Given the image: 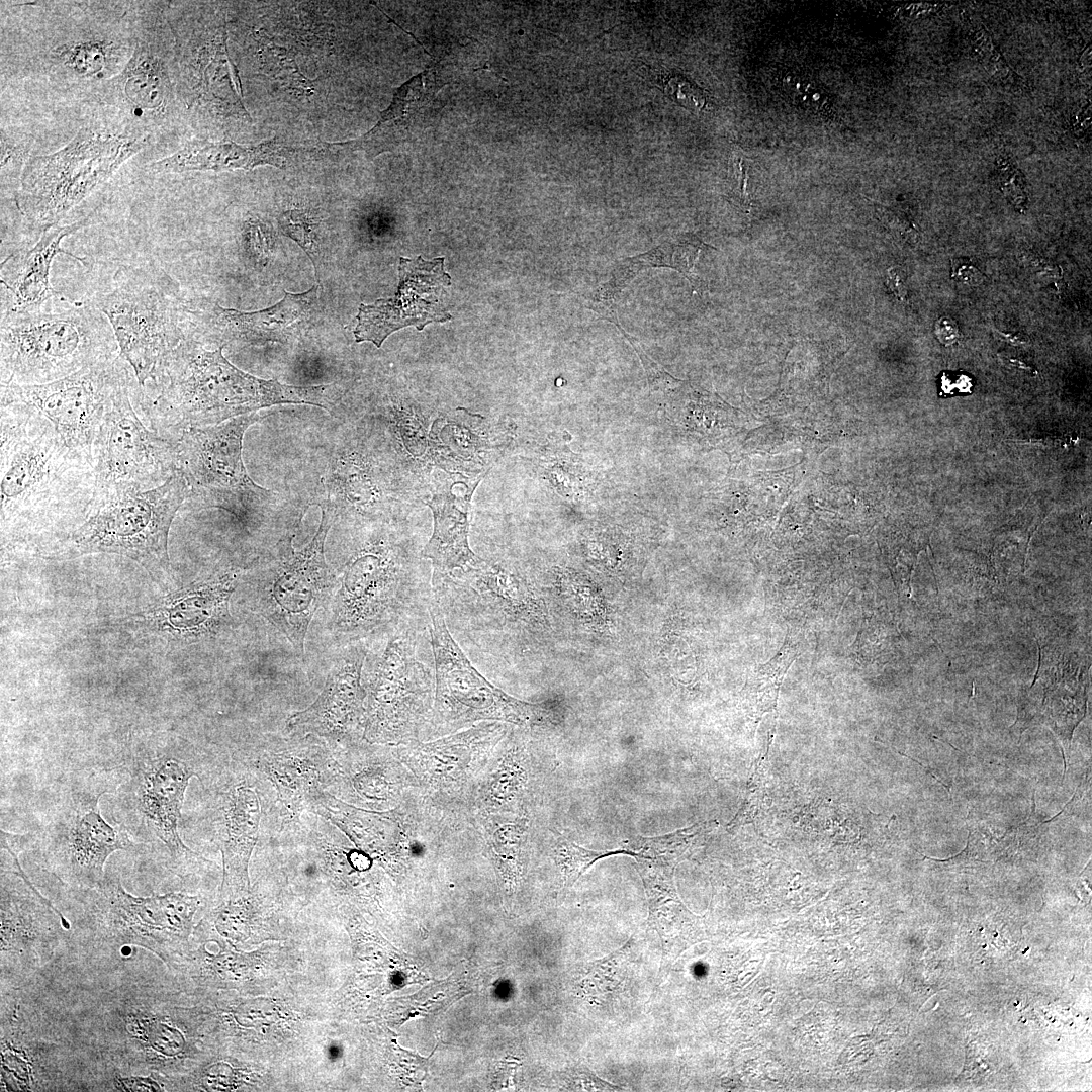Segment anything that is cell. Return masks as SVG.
Returning <instances> with one entry per match:
<instances>
[{
  "instance_id": "b9f144b4",
  "label": "cell",
  "mask_w": 1092,
  "mask_h": 1092,
  "mask_svg": "<svg viewBox=\"0 0 1092 1092\" xmlns=\"http://www.w3.org/2000/svg\"><path fill=\"white\" fill-rule=\"evenodd\" d=\"M664 79V91L678 104L691 109L701 111L706 106L704 91L692 84L682 76H667Z\"/></svg>"
},
{
  "instance_id": "681fc988",
  "label": "cell",
  "mask_w": 1092,
  "mask_h": 1092,
  "mask_svg": "<svg viewBox=\"0 0 1092 1092\" xmlns=\"http://www.w3.org/2000/svg\"><path fill=\"white\" fill-rule=\"evenodd\" d=\"M972 379L963 373H941L940 388L943 394L970 393Z\"/></svg>"
},
{
  "instance_id": "816d5d0a",
  "label": "cell",
  "mask_w": 1092,
  "mask_h": 1092,
  "mask_svg": "<svg viewBox=\"0 0 1092 1092\" xmlns=\"http://www.w3.org/2000/svg\"><path fill=\"white\" fill-rule=\"evenodd\" d=\"M905 273L898 267H892L888 269L885 284L887 288L897 297L900 301L906 302L908 298V289L905 281Z\"/></svg>"
},
{
  "instance_id": "8992f818",
  "label": "cell",
  "mask_w": 1092,
  "mask_h": 1092,
  "mask_svg": "<svg viewBox=\"0 0 1092 1092\" xmlns=\"http://www.w3.org/2000/svg\"><path fill=\"white\" fill-rule=\"evenodd\" d=\"M119 777L114 791L116 823L174 867L199 857L184 844L178 829L189 781L200 778L189 747L170 738L138 743Z\"/></svg>"
},
{
  "instance_id": "cb8c5ba5",
  "label": "cell",
  "mask_w": 1092,
  "mask_h": 1092,
  "mask_svg": "<svg viewBox=\"0 0 1092 1092\" xmlns=\"http://www.w3.org/2000/svg\"><path fill=\"white\" fill-rule=\"evenodd\" d=\"M217 795L215 831L222 854L224 892L249 884L248 867L262 811L256 791L245 784L232 785Z\"/></svg>"
},
{
  "instance_id": "c3c4849f",
  "label": "cell",
  "mask_w": 1092,
  "mask_h": 1092,
  "mask_svg": "<svg viewBox=\"0 0 1092 1092\" xmlns=\"http://www.w3.org/2000/svg\"><path fill=\"white\" fill-rule=\"evenodd\" d=\"M950 277L956 281L969 284L971 286L980 285L983 282L984 275L981 271L973 265L969 260L964 258H957L951 260V274Z\"/></svg>"
},
{
  "instance_id": "277c9868",
  "label": "cell",
  "mask_w": 1092,
  "mask_h": 1092,
  "mask_svg": "<svg viewBox=\"0 0 1092 1092\" xmlns=\"http://www.w3.org/2000/svg\"><path fill=\"white\" fill-rule=\"evenodd\" d=\"M432 595L454 640L502 661L527 632L548 631L543 605L525 579L480 558L475 565L433 573Z\"/></svg>"
},
{
  "instance_id": "d4e9b609",
  "label": "cell",
  "mask_w": 1092,
  "mask_h": 1092,
  "mask_svg": "<svg viewBox=\"0 0 1092 1092\" xmlns=\"http://www.w3.org/2000/svg\"><path fill=\"white\" fill-rule=\"evenodd\" d=\"M479 481L452 480L441 485L428 502L434 529L422 556L431 560L433 573L466 569L480 561L468 542L470 499Z\"/></svg>"
},
{
  "instance_id": "603a6c76",
  "label": "cell",
  "mask_w": 1092,
  "mask_h": 1092,
  "mask_svg": "<svg viewBox=\"0 0 1092 1092\" xmlns=\"http://www.w3.org/2000/svg\"><path fill=\"white\" fill-rule=\"evenodd\" d=\"M367 653L361 641L349 643L333 664L320 696L287 719V729L333 739L352 734L366 715L363 667Z\"/></svg>"
},
{
  "instance_id": "7a4b0ae2",
  "label": "cell",
  "mask_w": 1092,
  "mask_h": 1092,
  "mask_svg": "<svg viewBox=\"0 0 1092 1092\" xmlns=\"http://www.w3.org/2000/svg\"><path fill=\"white\" fill-rule=\"evenodd\" d=\"M281 403L331 408V385L293 386L264 380L234 366L222 347H177L151 383L146 414L161 432L220 424Z\"/></svg>"
},
{
  "instance_id": "d590c367",
  "label": "cell",
  "mask_w": 1092,
  "mask_h": 1092,
  "mask_svg": "<svg viewBox=\"0 0 1092 1092\" xmlns=\"http://www.w3.org/2000/svg\"><path fill=\"white\" fill-rule=\"evenodd\" d=\"M971 48L976 59L989 75L998 82L1015 89H1025L1028 83L1012 70L996 43L984 27L972 28L969 33Z\"/></svg>"
},
{
  "instance_id": "5b68a950",
  "label": "cell",
  "mask_w": 1092,
  "mask_h": 1092,
  "mask_svg": "<svg viewBox=\"0 0 1092 1092\" xmlns=\"http://www.w3.org/2000/svg\"><path fill=\"white\" fill-rule=\"evenodd\" d=\"M190 487L179 468L162 485L95 502L82 524L40 557L69 560L95 553L138 562L155 580L171 578L168 535Z\"/></svg>"
},
{
  "instance_id": "7bdbcfd3",
  "label": "cell",
  "mask_w": 1092,
  "mask_h": 1092,
  "mask_svg": "<svg viewBox=\"0 0 1092 1092\" xmlns=\"http://www.w3.org/2000/svg\"><path fill=\"white\" fill-rule=\"evenodd\" d=\"M786 87L791 98L804 108L819 113L829 107L827 96L812 82L795 77Z\"/></svg>"
},
{
  "instance_id": "e575fe53",
  "label": "cell",
  "mask_w": 1092,
  "mask_h": 1092,
  "mask_svg": "<svg viewBox=\"0 0 1092 1092\" xmlns=\"http://www.w3.org/2000/svg\"><path fill=\"white\" fill-rule=\"evenodd\" d=\"M639 272L629 258L625 259L616 267L608 281L599 284L585 295L589 310L613 325L619 323L618 303L624 289Z\"/></svg>"
},
{
  "instance_id": "8d00e7d4",
  "label": "cell",
  "mask_w": 1092,
  "mask_h": 1092,
  "mask_svg": "<svg viewBox=\"0 0 1092 1092\" xmlns=\"http://www.w3.org/2000/svg\"><path fill=\"white\" fill-rule=\"evenodd\" d=\"M555 853L567 886L573 885L599 859L618 854L634 856L632 851L625 848L592 850L564 838L557 842Z\"/></svg>"
},
{
  "instance_id": "f1b7e54d",
  "label": "cell",
  "mask_w": 1092,
  "mask_h": 1092,
  "mask_svg": "<svg viewBox=\"0 0 1092 1092\" xmlns=\"http://www.w3.org/2000/svg\"><path fill=\"white\" fill-rule=\"evenodd\" d=\"M283 163V150L275 142L244 147L234 142L197 141L155 162L151 167L163 172L224 171L239 168L249 170L264 164L282 167Z\"/></svg>"
},
{
  "instance_id": "bcb514c9",
  "label": "cell",
  "mask_w": 1092,
  "mask_h": 1092,
  "mask_svg": "<svg viewBox=\"0 0 1092 1092\" xmlns=\"http://www.w3.org/2000/svg\"><path fill=\"white\" fill-rule=\"evenodd\" d=\"M732 168L733 190L737 197V202L744 209H748L750 206V197L747 192L748 166L745 159L736 152L732 157Z\"/></svg>"
},
{
  "instance_id": "d6986e66",
  "label": "cell",
  "mask_w": 1092,
  "mask_h": 1092,
  "mask_svg": "<svg viewBox=\"0 0 1092 1092\" xmlns=\"http://www.w3.org/2000/svg\"><path fill=\"white\" fill-rule=\"evenodd\" d=\"M241 578L240 568L222 566L132 614L127 623L173 643L216 639L232 627L230 600Z\"/></svg>"
},
{
  "instance_id": "ffe728a7",
  "label": "cell",
  "mask_w": 1092,
  "mask_h": 1092,
  "mask_svg": "<svg viewBox=\"0 0 1092 1092\" xmlns=\"http://www.w3.org/2000/svg\"><path fill=\"white\" fill-rule=\"evenodd\" d=\"M399 284L393 298L360 304L354 329L355 341L372 342L380 347L393 332L407 326L422 331L432 323H444L452 316L441 304L451 277L444 270V258L425 261L400 257Z\"/></svg>"
},
{
  "instance_id": "ee69618b",
  "label": "cell",
  "mask_w": 1092,
  "mask_h": 1092,
  "mask_svg": "<svg viewBox=\"0 0 1092 1092\" xmlns=\"http://www.w3.org/2000/svg\"><path fill=\"white\" fill-rule=\"evenodd\" d=\"M879 215L893 236L901 239V241L912 243L919 238L915 226L903 215L884 207L879 209Z\"/></svg>"
},
{
  "instance_id": "ab89813d",
  "label": "cell",
  "mask_w": 1092,
  "mask_h": 1092,
  "mask_svg": "<svg viewBox=\"0 0 1092 1092\" xmlns=\"http://www.w3.org/2000/svg\"><path fill=\"white\" fill-rule=\"evenodd\" d=\"M629 944L630 941L616 952L592 964L588 975L590 987H594V991L606 995L614 992L620 986L623 975H618L622 970L618 966L626 960Z\"/></svg>"
},
{
  "instance_id": "30bf717a",
  "label": "cell",
  "mask_w": 1092,
  "mask_h": 1092,
  "mask_svg": "<svg viewBox=\"0 0 1092 1092\" xmlns=\"http://www.w3.org/2000/svg\"><path fill=\"white\" fill-rule=\"evenodd\" d=\"M377 549L348 562L332 600L331 628L349 643L386 634L428 612L431 585L397 555Z\"/></svg>"
},
{
  "instance_id": "8fae6325",
  "label": "cell",
  "mask_w": 1092,
  "mask_h": 1092,
  "mask_svg": "<svg viewBox=\"0 0 1092 1092\" xmlns=\"http://www.w3.org/2000/svg\"><path fill=\"white\" fill-rule=\"evenodd\" d=\"M259 419L248 414L216 425L187 428L170 438L178 468L190 487L189 497L203 507L241 517L256 515L271 505L275 494L249 477L242 457L244 434Z\"/></svg>"
},
{
  "instance_id": "7c38bea8",
  "label": "cell",
  "mask_w": 1092,
  "mask_h": 1092,
  "mask_svg": "<svg viewBox=\"0 0 1092 1092\" xmlns=\"http://www.w3.org/2000/svg\"><path fill=\"white\" fill-rule=\"evenodd\" d=\"M138 387L136 382L117 391L99 427L92 447L93 503L160 486L178 468L173 440L147 428L133 408L131 391Z\"/></svg>"
},
{
  "instance_id": "484cf974",
  "label": "cell",
  "mask_w": 1092,
  "mask_h": 1092,
  "mask_svg": "<svg viewBox=\"0 0 1092 1092\" xmlns=\"http://www.w3.org/2000/svg\"><path fill=\"white\" fill-rule=\"evenodd\" d=\"M439 65L431 67L404 83L382 112L376 125L363 136L346 145L361 150L367 157L394 151L406 142L418 126L423 112L446 84Z\"/></svg>"
},
{
  "instance_id": "60d3db41",
  "label": "cell",
  "mask_w": 1092,
  "mask_h": 1092,
  "mask_svg": "<svg viewBox=\"0 0 1092 1092\" xmlns=\"http://www.w3.org/2000/svg\"><path fill=\"white\" fill-rule=\"evenodd\" d=\"M625 337V339L631 344L636 354L641 360L644 370L647 375L649 387L653 393H660L668 395L679 387L682 381L674 378L668 374L661 366L653 361L642 349L639 341L628 334L624 328L617 323L614 325Z\"/></svg>"
},
{
  "instance_id": "ba28073f",
  "label": "cell",
  "mask_w": 1092,
  "mask_h": 1092,
  "mask_svg": "<svg viewBox=\"0 0 1092 1092\" xmlns=\"http://www.w3.org/2000/svg\"><path fill=\"white\" fill-rule=\"evenodd\" d=\"M144 144L143 138L83 129L60 151L29 159L16 195L20 211L43 230L58 224Z\"/></svg>"
},
{
  "instance_id": "9a60e30c",
  "label": "cell",
  "mask_w": 1092,
  "mask_h": 1092,
  "mask_svg": "<svg viewBox=\"0 0 1092 1092\" xmlns=\"http://www.w3.org/2000/svg\"><path fill=\"white\" fill-rule=\"evenodd\" d=\"M96 303L112 328L119 356L143 388L176 349L173 306L163 280L148 270L120 272Z\"/></svg>"
},
{
  "instance_id": "44dd1931",
  "label": "cell",
  "mask_w": 1092,
  "mask_h": 1092,
  "mask_svg": "<svg viewBox=\"0 0 1092 1092\" xmlns=\"http://www.w3.org/2000/svg\"><path fill=\"white\" fill-rule=\"evenodd\" d=\"M105 1011L106 1052L123 1066L164 1073L182 1055L185 1038L160 1007L159 993L134 991L121 995Z\"/></svg>"
},
{
  "instance_id": "f5cc1de1",
  "label": "cell",
  "mask_w": 1092,
  "mask_h": 1092,
  "mask_svg": "<svg viewBox=\"0 0 1092 1092\" xmlns=\"http://www.w3.org/2000/svg\"><path fill=\"white\" fill-rule=\"evenodd\" d=\"M348 861L357 871H366L371 864V858L361 850H351L348 853Z\"/></svg>"
},
{
  "instance_id": "5bb4252c",
  "label": "cell",
  "mask_w": 1092,
  "mask_h": 1092,
  "mask_svg": "<svg viewBox=\"0 0 1092 1092\" xmlns=\"http://www.w3.org/2000/svg\"><path fill=\"white\" fill-rule=\"evenodd\" d=\"M428 610L437 724L457 727L477 720H497L533 726L548 721L550 714L543 706L511 697L473 666L451 635L433 595Z\"/></svg>"
},
{
  "instance_id": "db71d44e",
  "label": "cell",
  "mask_w": 1092,
  "mask_h": 1092,
  "mask_svg": "<svg viewBox=\"0 0 1092 1092\" xmlns=\"http://www.w3.org/2000/svg\"><path fill=\"white\" fill-rule=\"evenodd\" d=\"M1000 339L1013 345H1024L1029 343V339L1026 335L1021 333H1003L998 330H994Z\"/></svg>"
},
{
  "instance_id": "52a82bcc",
  "label": "cell",
  "mask_w": 1092,
  "mask_h": 1092,
  "mask_svg": "<svg viewBox=\"0 0 1092 1092\" xmlns=\"http://www.w3.org/2000/svg\"><path fill=\"white\" fill-rule=\"evenodd\" d=\"M429 623L428 610L386 633L379 654L367 653L363 685L368 741L396 740L412 733L428 711L435 691Z\"/></svg>"
},
{
  "instance_id": "e0dca14e",
  "label": "cell",
  "mask_w": 1092,
  "mask_h": 1092,
  "mask_svg": "<svg viewBox=\"0 0 1092 1092\" xmlns=\"http://www.w3.org/2000/svg\"><path fill=\"white\" fill-rule=\"evenodd\" d=\"M106 792L101 787L72 792L44 828L40 843L44 866L70 886L97 887L108 857L132 845L120 824L111 825L101 815L99 799Z\"/></svg>"
},
{
  "instance_id": "4fadbf2b",
  "label": "cell",
  "mask_w": 1092,
  "mask_h": 1092,
  "mask_svg": "<svg viewBox=\"0 0 1092 1092\" xmlns=\"http://www.w3.org/2000/svg\"><path fill=\"white\" fill-rule=\"evenodd\" d=\"M136 382L133 370L118 354L48 383L1 384L0 403L36 410L72 451L93 465V443L108 405L120 388Z\"/></svg>"
},
{
  "instance_id": "11a10c76",
  "label": "cell",
  "mask_w": 1092,
  "mask_h": 1092,
  "mask_svg": "<svg viewBox=\"0 0 1092 1092\" xmlns=\"http://www.w3.org/2000/svg\"><path fill=\"white\" fill-rule=\"evenodd\" d=\"M1002 361L1006 365H1009V366H1013V367L1023 369V370H1028V371L1031 370V368L1028 365H1026L1025 363H1023L1022 361L1011 358V357L1006 356V357L1002 358Z\"/></svg>"
},
{
  "instance_id": "ac0fdd59",
  "label": "cell",
  "mask_w": 1092,
  "mask_h": 1092,
  "mask_svg": "<svg viewBox=\"0 0 1092 1092\" xmlns=\"http://www.w3.org/2000/svg\"><path fill=\"white\" fill-rule=\"evenodd\" d=\"M27 841L1 830V849L11 857V868L1 863V967L13 960L29 970L50 958L64 918L20 868L18 853Z\"/></svg>"
},
{
  "instance_id": "7dc6e473",
  "label": "cell",
  "mask_w": 1092,
  "mask_h": 1092,
  "mask_svg": "<svg viewBox=\"0 0 1092 1092\" xmlns=\"http://www.w3.org/2000/svg\"><path fill=\"white\" fill-rule=\"evenodd\" d=\"M570 1079H572L575 1089L585 1091H622V1087L614 1085L608 1081H605L598 1077L594 1072L587 1068H580L573 1071Z\"/></svg>"
},
{
  "instance_id": "4316f807",
  "label": "cell",
  "mask_w": 1092,
  "mask_h": 1092,
  "mask_svg": "<svg viewBox=\"0 0 1092 1092\" xmlns=\"http://www.w3.org/2000/svg\"><path fill=\"white\" fill-rule=\"evenodd\" d=\"M85 221L47 228L32 248L5 261L2 266L1 283L11 298V305L7 309L34 308L59 294L53 289L49 280L53 260L56 255L63 253L82 261L81 258L63 250L61 242L65 237L80 229Z\"/></svg>"
},
{
  "instance_id": "1f68e13d",
  "label": "cell",
  "mask_w": 1092,
  "mask_h": 1092,
  "mask_svg": "<svg viewBox=\"0 0 1092 1092\" xmlns=\"http://www.w3.org/2000/svg\"><path fill=\"white\" fill-rule=\"evenodd\" d=\"M124 98L134 113L157 110L165 106L169 95L167 76L149 48L139 44L125 70L119 76Z\"/></svg>"
},
{
  "instance_id": "74e56055",
  "label": "cell",
  "mask_w": 1092,
  "mask_h": 1092,
  "mask_svg": "<svg viewBox=\"0 0 1092 1092\" xmlns=\"http://www.w3.org/2000/svg\"><path fill=\"white\" fill-rule=\"evenodd\" d=\"M279 228L306 252L317 270L321 261V241L318 223L315 219L305 211L288 210L279 217Z\"/></svg>"
},
{
  "instance_id": "3957f363",
  "label": "cell",
  "mask_w": 1092,
  "mask_h": 1092,
  "mask_svg": "<svg viewBox=\"0 0 1092 1092\" xmlns=\"http://www.w3.org/2000/svg\"><path fill=\"white\" fill-rule=\"evenodd\" d=\"M0 328L1 384L48 383L119 354L97 306L60 294L34 308H6Z\"/></svg>"
},
{
  "instance_id": "836d02e7",
  "label": "cell",
  "mask_w": 1092,
  "mask_h": 1092,
  "mask_svg": "<svg viewBox=\"0 0 1092 1092\" xmlns=\"http://www.w3.org/2000/svg\"><path fill=\"white\" fill-rule=\"evenodd\" d=\"M704 245L696 236L686 235L629 259L640 271L649 267L672 268L689 280L695 291H699L701 281L693 270Z\"/></svg>"
},
{
  "instance_id": "2e32d148",
  "label": "cell",
  "mask_w": 1092,
  "mask_h": 1092,
  "mask_svg": "<svg viewBox=\"0 0 1092 1092\" xmlns=\"http://www.w3.org/2000/svg\"><path fill=\"white\" fill-rule=\"evenodd\" d=\"M88 916L102 940L138 945L170 963L175 946L187 940L200 899L184 893L135 897L118 876H104L95 888Z\"/></svg>"
},
{
  "instance_id": "f907efd6",
  "label": "cell",
  "mask_w": 1092,
  "mask_h": 1092,
  "mask_svg": "<svg viewBox=\"0 0 1092 1092\" xmlns=\"http://www.w3.org/2000/svg\"><path fill=\"white\" fill-rule=\"evenodd\" d=\"M934 334L937 340L944 346H951L961 338V331L958 324L947 316H941L935 322Z\"/></svg>"
},
{
  "instance_id": "d6a6232c",
  "label": "cell",
  "mask_w": 1092,
  "mask_h": 1092,
  "mask_svg": "<svg viewBox=\"0 0 1092 1092\" xmlns=\"http://www.w3.org/2000/svg\"><path fill=\"white\" fill-rule=\"evenodd\" d=\"M1027 821V820H1026ZM1026 821L1018 825L1007 826L1000 834L998 826L981 820H968L969 835L965 849L958 855L948 859H932L937 862L967 863L970 861L991 860L997 858L1008 849L1017 848L1023 839L1031 838L1032 826H1026Z\"/></svg>"
},
{
  "instance_id": "f35d334b",
  "label": "cell",
  "mask_w": 1092,
  "mask_h": 1092,
  "mask_svg": "<svg viewBox=\"0 0 1092 1092\" xmlns=\"http://www.w3.org/2000/svg\"><path fill=\"white\" fill-rule=\"evenodd\" d=\"M60 59L79 75L93 76L100 73L106 65V52L103 43L85 41L73 44L61 52Z\"/></svg>"
},
{
  "instance_id": "7402d4cb",
  "label": "cell",
  "mask_w": 1092,
  "mask_h": 1092,
  "mask_svg": "<svg viewBox=\"0 0 1092 1092\" xmlns=\"http://www.w3.org/2000/svg\"><path fill=\"white\" fill-rule=\"evenodd\" d=\"M1032 684L1018 697L1015 727L1044 725L1063 745H1071L1074 730L1087 711L1088 669L1085 660L1072 653L1039 651Z\"/></svg>"
},
{
  "instance_id": "4dcf8cb0",
  "label": "cell",
  "mask_w": 1092,
  "mask_h": 1092,
  "mask_svg": "<svg viewBox=\"0 0 1092 1092\" xmlns=\"http://www.w3.org/2000/svg\"><path fill=\"white\" fill-rule=\"evenodd\" d=\"M314 749L300 747L272 753L265 760L264 769L275 785L281 801L292 812L302 804L309 805L313 796L323 790L321 770L312 761Z\"/></svg>"
},
{
  "instance_id": "9c48e42d",
  "label": "cell",
  "mask_w": 1092,
  "mask_h": 1092,
  "mask_svg": "<svg viewBox=\"0 0 1092 1092\" xmlns=\"http://www.w3.org/2000/svg\"><path fill=\"white\" fill-rule=\"evenodd\" d=\"M322 519L313 539L295 550L292 538L281 540L274 555L247 577L252 606L304 655L308 626L333 596L337 577L325 559V540L333 521L329 503L320 505Z\"/></svg>"
},
{
  "instance_id": "f546056e",
  "label": "cell",
  "mask_w": 1092,
  "mask_h": 1092,
  "mask_svg": "<svg viewBox=\"0 0 1092 1092\" xmlns=\"http://www.w3.org/2000/svg\"><path fill=\"white\" fill-rule=\"evenodd\" d=\"M649 907V923L660 937L664 966L672 964L687 942L685 918L691 912L685 907L673 882L674 866L636 860Z\"/></svg>"
},
{
  "instance_id": "6da1fadb",
  "label": "cell",
  "mask_w": 1092,
  "mask_h": 1092,
  "mask_svg": "<svg viewBox=\"0 0 1092 1092\" xmlns=\"http://www.w3.org/2000/svg\"><path fill=\"white\" fill-rule=\"evenodd\" d=\"M0 432L3 543L33 542L40 551L44 535L52 534L51 548L88 516L96 488L93 465L28 405L1 403Z\"/></svg>"
},
{
  "instance_id": "f6af8a7d",
  "label": "cell",
  "mask_w": 1092,
  "mask_h": 1092,
  "mask_svg": "<svg viewBox=\"0 0 1092 1092\" xmlns=\"http://www.w3.org/2000/svg\"><path fill=\"white\" fill-rule=\"evenodd\" d=\"M250 251L260 260L265 261L271 253L272 241L268 232L258 221L251 222L245 233Z\"/></svg>"
},
{
  "instance_id": "83f0119b",
  "label": "cell",
  "mask_w": 1092,
  "mask_h": 1092,
  "mask_svg": "<svg viewBox=\"0 0 1092 1092\" xmlns=\"http://www.w3.org/2000/svg\"><path fill=\"white\" fill-rule=\"evenodd\" d=\"M315 298L316 289L311 288L302 293L284 291L278 303L259 311L244 312L215 305L212 320L216 328L232 338L256 344L286 343L307 324Z\"/></svg>"
}]
</instances>
